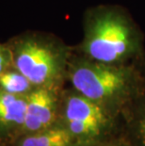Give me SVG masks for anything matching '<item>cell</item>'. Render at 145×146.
<instances>
[{
	"instance_id": "obj_10",
	"label": "cell",
	"mask_w": 145,
	"mask_h": 146,
	"mask_svg": "<svg viewBox=\"0 0 145 146\" xmlns=\"http://www.w3.org/2000/svg\"><path fill=\"white\" fill-rule=\"evenodd\" d=\"M140 135H141V137H142L143 141L145 142V115H144V117L140 121Z\"/></svg>"
},
{
	"instance_id": "obj_9",
	"label": "cell",
	"mask_w": 145,
	"mask_h": 146,
	"mask_svg": "<svg viewBox=\"0 0 145 146\" xmlns=\"http://www.w3.org/2000/svg\"><path fill=\"white\" fill-rule=\"evenodd\" d=\"M12 67V54L11 48L0 44V76Z\"/></svg>"
},
{
	"instance_id": "obj_4",
	"label": "cell",
	"mask_w": 145,
	"mask_h": 146,
	"mask_svg": "<svg viewBox=\"0 0 145 146\" xmlns=\"http://www.w3.org/2000/svg\"><path fill=\"white\" fill-rule=\"evenodd\" d=\"M56 116V100L46 87H37L27 94L26 110L23 129L35 133L47 129Z\"/></svg>"
},
{
	"instance_id": "obj_6",
	"label": "cell",
	"mask_w": 145,
	"mask_h": 146,
	"mask_svg": "<svg viewBox=\"0 0 145 146\" xmlns=\"http://www.w3.org/2000/svg\"><path fill=\"white\" fill-rule=\"evenodd\" d=\"M27 95H15L0 89V127L23 126Z\"/></svg>"
},
{
	"instance_id": "obj_8",
	"label": "cell",
	"mask_w": 145,
	"mask_h": 146,
	"mask_svg": "<svg viewBox=\"0 0 145 146\" xmlns=\"http://www.w3.org/2000/svg\"><path fill=\"white\" fill-rule=\"evenodd\" d=\"M34 85L12 66L0 76V89L15 95H27Z\"/></svg>"
},
{
	"instance_id": "obj_1",
	"label": "cell",
	"mask_w": 145,
	"mask_h": 146,
	"mask_svg": "<svg viewBox=\"0 0 145 146\" xmlns=\"http://www.w3.org/2000/svg\"><path fill=\"white\" fill-rule=\"evenodd\" d=\"M135 30L122 15L111 11L99 13L89 24L83 50L89 60L119 64L138 52Z\"/></svg>"
},
{
	"instance_id": "obj_5",
	"label": "cell",
	"mask_w": 145,
	"mask_h": 146,
	"mask_svg": "<svg viewBox=\"0 0 145 146\" xmlns=\"http://www.w3.org/2000/svg\"><path fill=\"white\" fill-rule=\"evenodd\" d=\"M66 122L92 123L101 126L106 123L103 108L82 94H75L68 97L65 106Z\"/></svg>"
},
{
	"instance_id": "obj_2",
	"label": "cell",
	"mask_w": 145,
	"mask_h": 146,
	"mask_svg": "<svg viewBox=\"0 0 145 146\" xmlns=\"http://www.w3.org/2000/svg\"><path fill=\"white\" fill-rule=\"evenodd\" d=\"M70 78L80 94L100 105L125 92L131 73L118 64L81 60L71 65Z\"/></svg>"
},
{
	"instance_id": "obj_3",
	"label": "cell",
	"mask_w": 145,
	"mask_h": 146,
	"mask_svg": "<svg viewBox=\"0 0 145 146\" xmlns=\"http://www.w3.org/2000/svg\"><path fill=\"white\" fill-rule=\"evenodd\" d=\"M11 50L12 66L35 87L48 88L60 77L63 70L65 58L62 51L42 40H19Z\"/></svg>"
},
{
	"instance_id": "obj_7",
	"label": "cell",
	"mask_w": 145,
	"mask_h": 146,
	"mask_svg": "<svg viewBox=\"0 0 145 146\" xmlns=\"http://www.w3.org/2000/svg\"><path fill=\"white\" fill-rule=\"evenodd\" d=\"M71 141L72 133L68 129L47 128L24 138L20 146H69Z\"/></svg>"
}]
</instances>
